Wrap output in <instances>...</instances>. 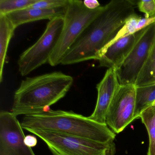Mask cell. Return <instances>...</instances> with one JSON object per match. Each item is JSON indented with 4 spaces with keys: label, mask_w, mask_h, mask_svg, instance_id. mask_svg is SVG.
I'll return each instance as SVG.
<instances>
[{
    "label": "cell",
    "mask_w": 155,
    "mask_h": 155,
    "mask_svg": "<svg viewBox=\"0 0 155 155\" xmlns=\"http://www.w3.org/2000/svg\"><path fill=\"white\" fill-rule=\"evenodd\" d=\"M64 17L49 21L46 30L36 43L23 52L18 61L19 71L26 76L41 66L48 63L63 29Z\"/></svg>",
    "instance_id": "7"
},
{
    "label": "cell",
    "mask_w": 155,
    "mask_h": 155,
    "mask_svg": "<svg viewBox=\"0 0 155 155\" xmlns=\"http://www.w3.org/2000/svg\"><path fill=\"white\" fill-rule=\"evenodd\" d=\"M155 22V16L151 18H141L137 26V32Z\"/></svg>",
    "instance_id": "21"
},
{
    "label": "cell",
    "mask_w": 155,
    "mask_h": 155,
    "mask_svg": "<svg viewBox=\"0 0 155 155\" xmlns=\"http://www.w3.org/2000/svg\"><path fill=\"white\" fill-rule=\"evenodd\" d=\"M134 6L129 0H112L105 5L103 12L79 37L61 64L72 65L97 60L99 52L115 37L128 18L135 14Z\"/></svg>",
    "instance_id": "1"
},
{
    "label": "cell",
    "mask_w": 155,
    "mask_h": 155,
    "mask_svg": "<svg viewBox=\"0 0 155 155\" xmlns=\"http://www.w3.org/2000/svg\"><path fill=\"white\" fill-rule=\"evenodd\" d=\"M155 81V55L151 53L150 58L139 76L135 86L142 87L154 85Z\"/></svg>",
    "instance_id": "17"
},
{
    "label": "cell",
    "mask_w": 155,
    "mask_h": 155,
    "mask_svg": "<svg viewBox=\"0 0 155 155\" xmlns=\"http://www.w3.org/2000/svg\"><path fill=\"white\" fill-rule=\"evenodd\" d=\"M21 123L11 112H0V155H36L24 142Z\"/></svg>",
    "instance_id": "9"
},
{
    "label": "cell",
    "mask_w": 155,
    "mask_h": 155,
    "mask_svg": "<svg viewBox=\"0 0 155 155\" xmlns=\"http://www.w3.org/2000/svg\"><path fill=\"white\" fill-rule=\"evenodd\" d=\"M148 134L149 145L147 155H155V106H150L139 116Z\"/></svg>",
    "instance_id": "15"
},
{
    "label": "cell",
    "mask_w": 155,
    "mask_h": 155,
    "mask_svg": "<svg viewBox=\"0 0 155 155\" xmlns=\"http://www.w3.org/2000/svg\"><path fill=\"white\" fill-rule=\"evenodd\" d=\"M83 3L89 9L94 10L100 7L99 2L97 0H85L83 1Z\"/></svg>",
    "instance_id": "23"
},
{
    "label": "cell",
    "mask_w": 155,
    "mask_h": 155,
    "mask_svg": "<svg viewBox=\"0 0 155 155\" xmlns=\"http://www.w3.org/2000/svg\"><path fill=\"white\" fill-rule=\"evenodd\" d=\"M154 85H155V83H154Z\"/></svg>",
    "instance_id": "26"
},
{
    "label": "cell",
    "mask_w": 155,
    "mask_h": 155,
    "mask_svg": "<svg viewBox=\"0 0 155 155\" xmlns=\"http://www.w3.org/2000/svg\"><path fill=\"white\" fill-rule=\"evenodd\" d=\"M136 87L120 86L109 107L106 118L107 126L115 133L123 131L134 120Z\"/></svg>",
    "instance_id": "8"
},
{
    "label": "cell",
    "mask_w": 155,
    "mask_h": 155,
    "mask_svg": "<svg viewBox=\"0 0 155 155\" xmlns=\"http://www.w3.org/2000/svg\"><path fill=\"white\" fill-rule=\"evenodd\" d=\"M152 53H153L154 55H155V46H154V48H153V51H152Z\"/></svg>",
    "instance_id": "24"
},
{
    "label": "cell",
    "mask_w": 155,
    "mask_h": 155,
    "mask_svg": "<svg viewBox=\"0 0 155 155\" xmlns=\"http://www.w3.org/2000/svg\"><path fill=\"white\" fill-rule=\"evenodd\" d=\"M23 129L51 131L103 143L114 142L116 134L107 124L98 123L72 111L49 109L24 116Z\"/></svg>",
    "instance_id": "2"
},
{
    "label": "cell",
    "mask_w": 155,
    "mask_h": 155,
    "mask_svg": "<svg viewBox=\"0 0 155 155\" xmlns=\"http://www.w3.org/2000/svg\"><path fill=\"white\" fill-rule=\"evenodd\" d=\"M105 8L100 6L94 10L85 7L83 2L68 0L64 17V24L59 39L51 53L48 63L52 66L61 64L63 58L91 23Z\"/></svg>",
    "instance_id": "4"
},
{
    "label": "cell",
    "mask_w": 155,
    "mask_h": 155,
    "mask_svg": "<svg viewBox=\"0 0 155 155\" xmlns=\"http://www.w3.org/2000/svg\"><path fill=\"white\" fill-rule=\"evenodd\" d=\"M6 15L0 14V82L3 79L4 63L10 41L16 29Z\"/></svg>",
    "instance_id": "13"
},
{
    "label": "cell",
    "mask_w": 155,
    "mask_h": 155,
    "mask_svg": "<svg viewBox=\"0 0 155 155\" xmlns=\"http://www.w3.org/2000/svg\"><path fill=\"white\" fill-rule=\"evenodd\" d=\"M73 83L72 77L60 71L27 78L15 92L11 112L18 117L48 110L66 96Z\"/></svg>",
    "instance_id": "3"
},
{
    "label": "cell",
    "mask_w": 155,
    "mask_h": 155,
    "mask_svg": "<svg viewBox=\"0 0 155 155\" xmlns=\"http://www.w3.org/2000/svg\"><path fill=\"white\" fill-rule=\"evenodd\" d=\"M136 103L134 120L139 118L141 112L155 101V85L136 87Z\"/></svg>",
    "instance_id": "14"
},
{
    "label": "cell",
    "mask_w": 155,
    "mask_h": 155,
    "mask_svg": "<svg viewBox=\"0 0 155 155\" xmlns=\"http://www.w3.org/2000/svg\"><path fill=\"white\" fill-rule=\"evenodd\" d=\"M68 0H38L36 3L30 7L43 9H54L64 8Z\"/></svg>",
    "instance_id": "19"
},
{
    "label": "cell",
    "mask_w": 155,
    "mask_h": 155,
    "mask_svg": "<svg viewBox=\"0 0 155 155\" xmlns=\"http://www.w3.org/2000/svg\"><path fill=\"white\" fill-rule=\"evenodd\" d=\"M38 0H0V14L6 15L29 8Z\"/></svg>",
    "instance_id": "18"
},
{
    "label": "cell",
    "mask_w": 155,
    "mask_h": 155,
    "mask_svg": "<svg viewBox=\"0 0 155 155\" xmlns=\"http://www.w3.org/2000/svg\"><path fill=\"white\" fill-rule=\"evenodd\" d=\"M153 105V106H155V101L154 102V103H153V105Z\"/></svg>",
    "instance_id": "25"
},
{
    "label": "cell",
    "mask_w": 155,
    "mask_h": 155,
    "mask_svg": "<svg viewBox=\"0 0 155 155\" xmlns=\"http://www.w3.org/2000/svg\"><path fill=\"white\" fill-rule=\"evenodd\" d=\"M24 143L26 146L30 147H34L38 144V140L37 137L31 135L25 136L24 140Z\"/></svg>",
    "instance_id": "22"
},
{
    "label": "cell",
    "mask_w": 155,
    "mask_h": 155,
    "mask_svg": "<svg viewBox=\"0 0 155 155\" xmlns=\"http://www.w3.org/2000/svg\"><path fill=\"white\" fill-rule=\"evenodd\" d=\"M66 7L54 9H43L29 7L7 14L6 16L17 28L19 26L29 22L41 20H51L54 18L64 17Z\"/></svg>",
    "instance_id": "12"
},
{
    "label": "cell",
    "mask_w": 155,
    "mask_h": 155,
    "mask_svg": "<svg viewBox=\"0 0 155 155\" xmlns=\"http://www.w3.org/2000/svg\"><path fill=\"white\" fill-rule=\"evenodd\" d=\"M43 140L52 155H115V142L103 143L87 139L34 130L29 131Z\"/></svg>",
    "instance_id": "5"
},
{
    "label": "cell",
    "mask_w": 155,
    "mask_h": 155,
    "mask_svg": "<svg viewBox=\"0 0 155 155\" xmlns=\"http://www.w3.org/2000/svg\"><path fill=\"white\" fill-rule=\"evenodd\" d=\"M137 6L140 11L144 13L146 18L155 16V0L139 1Z\"/></svg>",
    "instance_id": "20"
},
{
    "label": "cell",
    "mask_w": 155,
    "mask_h": 155,
    "mask_svg": "<svg viewBox=\"0 0 155 155\" xmlns=\"http://www.w3.org/2000/svg\"><path fill=\"white\" fill-rule=\"evenodd\" d=\"M120 86L115 70H107L103 78L97 85V103L93 113L88 117L89 118L98 123L106 124V115L109 107Z\"/></svg>",
    "instance_id": "10"
},
{
    "label": "cell",
    "mask_w": 155,
    "mask_h": 155,
    "mask_svg": "<svg viewBox=\"0 0 155 155\" xmlns=\"http://www.w3.org/2000/svg\"><path fill=\"white\" fill-rule=\"evenodd\" d=\"M136 39L135 33L123 38L110 46L98 59L99 67L115 70L118 68L132 50Z\"/></svg>",
    "instance_id": "11"
},
{
    "label": "cell",
    "mask_w": 155,
    "mask_h": 155,
    "mask_svg": "<svg viewBox=\"0 0 155 155\" xmlns=\"http://www.w3.org/2000/svg\"><path fill=\"white\" fill-rule=\"evenodd\" d=\"M141 18V17L138 16L136 13L129 17L126 20L125 24L119 31L115 37L99 52L97 56V60H98L102 56V54L110 46L114 44L116 41L129 35L137 33V26Z\"/></svg>",
    "instance_id": "16"
},
{
    "label": "cell",
    "mask_w": 155,
    "mask_h": 155,
    "mask_svg": "<svg viewBox=\"0 0 155 155\" xmlns=\"http://www.w3.org/2000/svg\"><path fill=\"white\" fill-rule=\"evenodd\" d=\"M135 44L127 57L116 70L121 86L135 85L155 44V22L136 33Z\"/></svg>",
    "instance_id": "6"
}]
</instances>
